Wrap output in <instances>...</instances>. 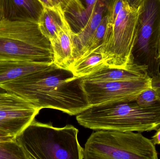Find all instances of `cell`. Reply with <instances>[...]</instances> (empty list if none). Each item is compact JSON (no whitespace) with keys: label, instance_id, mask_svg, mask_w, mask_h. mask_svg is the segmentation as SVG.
<instances>
[{"label":"cell","instance_id":"2e32d148","mask_svg":"<svg viewBox=\"0 0 160 159\" xmlns=\"http://www.w3.org/2000/svg\"><path fill=\"white\" fill-rule=\"evenodd\" d=\"M112 27V25L110 22L109 15L107 13L102 18L99 25L88 41L79 58L89 50L98 47L102 46L104 47V49L109 40Z\"/></svg>","mask_w":160,"mask_h":159},{"label":"cell","instance_id":"4fadbf2b","mask_svg":"<svg viewBox=\"0 0 160 159\" xmlns=\"http://www.w3.org/2000/svg\"><path fill=\"white\" fill-rule=\"evenodd\" d=\"M38 23L42 34L51 43L69 22L62 7H43Z\"/></svg>","mask_w":160,"mask_h":159},{"label":"cell","instance_id":"7a4b0ae2","mask_svg":"<svg viewBox=\"0 0 160 159\" xmlns=\"http://www.w3.org/2000/svg\"><path fill=\"white\" fill-rule=\"evenodd\" d=\"M78 132L72 125L56 128L34 119L15 139L26 159H84Z\"/></svg>","mask_w":160,"mask_h":159},{"label":"cell","instance_id":"484cf974","mask_svg":"<svg viewBox=\"0 0 160 159\" xmlns=\"http://www.w3.org/2000/svg\"><path fill=\"white\" fill-rule=\"evenodd\" d=\"M5 2V0H0V21L4 18Z\"/></svg>","mask_w":160,"mask_h":159},{"label":"cell","instance_id":"d6986e66","mask_svg":"<svg viewBox=\"0 0 160 159\" xmlns=\"http://www.w3.org/2000/svg\"><path fill=\"white\" fill-rule=\"evenodd\" d=\"M0 105L14 106H33L31 103L0 87Z\"/></svg>","mask_w":160,"mask_h":159},{"label":"cell","instance_id":"83f0119b","mask_svg":"<svg viewBox=\"0 0 160 159\" xmlns=\"http://www.w3.org/2000/svg\"><path fill=\"white\" fill-rule=\"evenodd\" d=\"M157 52H158L159 58L160 59V28L158 37V44H157Z\"/></svg>","mask_w":160,"mask_h":159},{"label":"cell","instance_id":"ffe728a7","mask_svg":"<svg viewBox=\"0 0 160 159\" xmlns=\"http://www.w3.org/2000/svg\"><path fill=\"white\" fill-rule=\"evenodd\" d=\"M135 101L139 105L143 107L153 106L160 102L155 91L151 87L142 91Z\"/></svg>","mask_w":160,"mask_h":159},{"label":"cell","instance_id":"ba28073f","mask_svg":"<svg viewBox=\"0 0 160 159\" xmlns=\"http://www.w3.org/2000/svg\"><path fill=\"white\" fill-rule=\"evenodd\" d=\"M40 111L34 106L0 105V131L16 137L34 120Z\"/></svg>","mask_w":160,"mask_h":159},{"label":"cell","instance_id":"7402d4cb","mask_svg":"<svg viewBox=\"0 0 160 159\" xmlns=\"http://www.w3.org/2000/svg\"><path fill=\"white\" fill-rule=\"evenodd\" d=\"M124 3V0H112L108 12L110 22L112 25L123 8Z\"/></svg>","mask_w":160,"mask_h":159},{"label":"cell","instance_id":"cb8c5ba5","mask_svg":"<svg viewBox=\"0 0 160 159\" xmlns=\"http://www.w3.org/2000/svg\"><path fill=\"white\" fill-rule=\"evenodd\" d=\"M16 137L9 135V134L0 131V142L12 141L14 140Z\"/></svg>","mask_w":160,"mask_h":159},{"label":"cell","instance_id":"603a6c76","mask_svg":"<svg viewBox=\"0 0 160 159\" xmlns=\"http://www.w3.org/2000/svg\"><path fill=\"white\" fill-rule=\"evenodd\" d=\"M151 87L155 91L160 101V73L150 77Z\"/></svg>","mask_w":160,"mask_h":159},{"label":"cell","instance_id":"5bb4252c","mask_svg":"<svg viewBox=\"0 0 160 159\" xmlns=\"http://www.w3.org/2000/svg\"><path fill=\"white\" fill-rule=\"evenodd\" d=\"M52 64L21 61H0V85L44 70Z\"/></svg>","mask_w":160,"mask_h":159},{"label":"cell","instance_id":"7c38bea8","mask_svg":"<svg viewBox=\"0 0 160 159\" xmlns=\"http://www.w3.org/2000/svg\"><path fill=\"white\" fill-rule=\"evenodd\" d=\"M112 0H98L93 13L86 24L78 32L74 34V59L78 60L87 43L99 25L102 18L109 10ZM74 61V62H75Z\"/></svg>","mask_w":160,"mask_h":159},{"label":"cell","instance_id":"44dd1931","mask_svg":"<svg viewBox=\"0 0 160 159\" xmlns=\"http://www.w3.org/2000/svg\"><path fill=\"white\" fill-rule=\"evenodd\" d=\"M98 2V0H84L83 10L73 18L80 26V30L86 24L95 9Z\"/></svg>","mask_w":160,"mask_h":159},{"label":"cell","instance_id":"3957f363","mask_svg":"<svg viewBox=\"0 0 160 159\" xmlns=\"http://www.w3.org/2000/svg\"><path fill=\"white\" fill-rule=\"evenodd\" d=\"M0 61L53 63L50 42L38 21H0Z\"/></svg>","mask_w":160,"mask_h":159},{"label":"cell","instance_id":"9c48e42d","mask_svg":"<svg viewBox=\"0 0 160 159\" xmlns=\"http://www.w3.org/2000/svg\"><path fill=\"white\" fill-rule=\"evenodd\" d=\"M147 68L131 63L126 68H114L108 66L83 77L89 82H126L148 78Z\"/></svg>","mask_w":160,"mask_h":159},{"label":"cell","instance_id":"ac0fdd59","mask_svg":"<svg viewBox=\"0 0 160 159\" xmlns=\"http://www.w3.org/2000/svg\"><path fill=\"white\" fill-rule=\"evenodd\" d=\"M26 159L22 148L16 139L0 142V159Z\"/></svg>","mask_w":160,"mask_h":159},{"label":"cell","instance_id":"52a82bcc","mask_svg":"<svg viewBox=\"0 0 160 159\" xmlns=\"http://www.w3.org/2000/svg\"><path fill=\"white\" fill-rule=\"evenodd\" d=\"M83 85L90 106L135 101L142 91L151 87V82L150 77L126 82H95L83 80Z\"/></svg>","mask_w":160,"mask_h":159},{"label":"cell","instance_id":"6da1fadb","mask_svg":"<svg viewBox=\"0 0 160 159\" xmlns=\"http://www.w3.org/2000/svg\"><path fill=\"white\" fill-rule=\"evenodd\" d=\"M83 83V77L52 63L0 87L39 110L52 108L77 115L90 106Z\"/></svg>","mask_w":160,"mask_h":159},{"label":"cell","instance_id":"5b68a950","mask_svg":"<svg viewBox=\"0 0 160 159\" xmlns=\"http://www.w3.org/2000/svg\"><path fill=\"white\" fill-rule=\"evenodd\" d=\"M160 28V0H143L138 7L131 63L147 68L150 77L159 73L157 44Z\"/></svg>","mask_w":160,"mask_h":159},{"label":"cell","instance_id":"277c9868","mask_svg":"<svg viewBox=\"0 0 160 159\" xmlns=\"http://www.w3.org/2000/svg\"><path fill=\"white\" fill-rule=\"evenodd\" d=\"M151 140L140 132L98 130L84 148V159H158Z\"/></svg>","mask_w":160,"mask_h":159},{"label":"cell","instance_id":"4316f807","mask_svg":"<svg viewBox=\"0 0 160 159\" xmlns=\"http://www.w3.org/2000/svg\"><path fill=\"white\" fill-rule=\"evenodd\" d=\"M129 4L134 8H138L143 0H126Z\"/></svg>","mask_w":160,"mask_h":159},{"label":"cell","instance_id":"e0dca14e","mask_svg":"<svg viewBox=\"0 0 160 159\" xmlns=\"http://www.w3.org/2000/svg\"><path fill=\"white\" fill-rule=\"evenodd\" d=\"M43 7H61L66 15H71L72 17L78 16L84 8L80 0H38Z\"/></svg>","mask_w":160,"mask_h":159},{"label":"cell","instance_id":"8fae6325","mask_svg":"<svg viewBox=\"0 0 160 159\" xmlns=\"http://www.w3.org/2000/svg\"><path fill=\"white\" fill-rule=\"evenodd\" d=\"M43 9L38 0H5L4 20L38 21Z\"/></svg>","mask_w":160,"mask_h":159},{"label":"cell","instance_id":"8992f818","mask_svg":"<svg viewBox=\"0 0 160 159\" xmlns=\"http://www.w3.org/2000/svg\"><path fill=\"white\" fill-rule=\"evenodd\" d=\"M138 17V8L132 7L124 0L104 49L105 61L109 67L126 68L130 64Z\"/></svg>","mask_w":160,"mask_h":159},{"label":"cell","instance_id":"d4e9b609","mask_svg":"<svg viewBox=\"0 0 160 159\" xmlns=\"http://www.w3.org/2000/svg\"><path fill=\"white\" fill-rule=\"evenodd\" d=\"M151 141L155 145H160V127L157 130L154 136H152Z\"/></svg>","mask_w":160,"mask_h":159},{"label":"cell","instance_id":"30bf717a","mask_svg":"<svg viewBox=\"0 0 160 159\" xmlns=\"http://www.w3.org/2000/svg\"><path fill=\"white\" fill-rule=\"evenodd\" d=\"M69 23H68L51 43L53 52V63L56 66L70 70L75 61L74 34Z\"/></svg>","mask_w":160,"mask_h":159},{"label":"cell","instance_id":"9a60e30c","mask_svg":"<svg viewBox=\"0 0 160 159\" xmlns=\"http://www.w3.org/2000/svg\"><path fill=\"white\" fill-rule=\"evenodd\" d=\"M106 66L104 47L101 46L89 50L75 61L70 70L76 76L83 77Z\"/></svg>","mask_w":160,"mask_h":159}]
</instances>
